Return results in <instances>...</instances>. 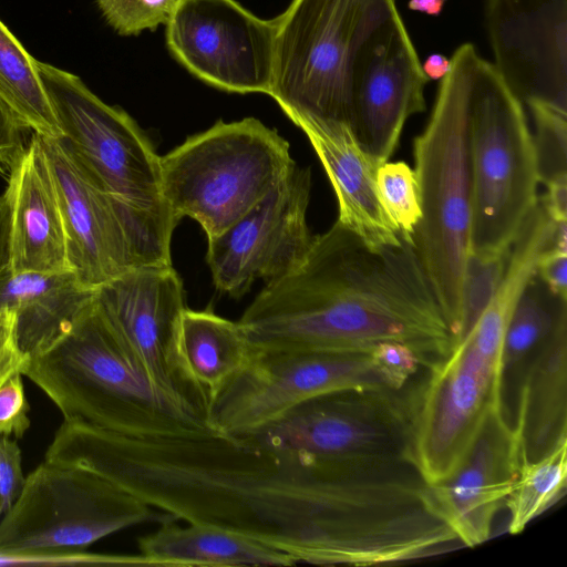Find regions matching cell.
Returning <instances> with one entry per match:
<instances>
[{
  "mask_svg": "<svg viewBox=\"0 0 567 567\" xmlns=\"http://www.w3.org/2000/svg\"><path fill=\"white\" fill-rule=\"evenodd\" d=\"M50 456L177 520L246 535L298 564L375 565L398 529V488L380 464L281 451L251 434L134 439L69 420Z\"/></svg>",
  "mask_w": 567,
  "mask_h": 567,
  "instance_id": "obj_1",
  "label": "cell"
},
{
  "mask_svg": "<svg viewBox=\"0 0 567 567\" xmlns=\"http://www.w3.org/2000/svg\"><path fill=\"white\" fill-rule=\"evenodd\" d=\"M238 322L260 350L370 352L399 342L426 367L458 341L411 243L372 247L338 221L293 270L266 282Z\"/></svg>",
  "mask_w": 567,
  "mask_h": 567,
  "instance_id": "obj_2",
  "label": "cell"
},
{
  "mask_svg": "<svg viewBox=\"0 0 567 567\" xmlns=\"http://www.w3.org/2000/svg\"><path fill=\"white\" fill-rule=\"evenodd\" d=\"M21 374L63 420L134 439L218 433L209 411L159 386L114 330L95 299L51 344L28 357Z\"/></svg>",
  "mask_w": 567,
  "mask_h": 567,
  "instance_id": "obj_3",
  "label": "cell"
},
{
  "mask_svg": "<svg viewBox=\"0 0 567 567\" xmlns=\"http://www.w3.org/2000/svg\"><path fill=\"white\" fill-rule=\"evenodd\" d=\"M61 141L117 208L141 266L172 265L177 220L162 194L161 156L121 107L97 97L75 74L35 62Z\"/></svg>",
  "mask_w": 567,
  "mask_h": 567,
  "instance_id": "obj_4",
  "label": "cell"
},
{
  "mask_svg": "<svg viewBox=\"0 0 567 567\" xmlns=\"http://www.w3.org/2000/svg\"><path fill=\"white\" fill-rule=\"evenodd\" d=\"M413 158L422 215L412 243L458 340L473 216L466 43L453 53L429 122L414 138Z\"/></svg>",
  "mask_w": 567,
  "mask_h": 567,
  "instance_id": "obj_5",
  "label": "cell"
},
{
  "mask_svg": "<svg viewBox=\"0 0 567 567\" xmlns=\"http://www.w3.org/2000/svg\"><path fill=\"white\" fill-rule=\"evenodd\" d=\"M395 0H292L276 18L269 94L295 123L351 127L354 80Z\"/></svg>",
  "mask_w": 567,
  "mask_h": 567,
  "instance_id": "obj_6",
  "label": "cell"
},
{
  "mask_svg": "<svg viewBox=\"0 0 567 567\" xmlns=\"http://www.w3.org/2000/svg\"><path fill=\"white\" fill-rule=\"evenodd\" d=\"M473 185L470 254L506 252L538 203L537 158L523 103L466 43Z\"/></svg>",
  "mask_w": 567,
  "mask_h": 567,
  "instance_id": "obj_7",
  "label": "cell"
},
{
  "mask_svg": "<svg viewBox=\"0 0 567 567\" xmlns=\"http://www.w3.org/2000/svg\"><path fill=\"white\" fill-rule=\"evenodd\" d=\"M289 143L259 120L216 122L161 156L163 197L178 221L218 235L275 188L295 165Z\"/></svg>",
  "mask_w": 567,
  "mask_h": 567,
  "instance_id": "obj_8",
  "label": "cell"
},
{
  "mask_svg": "<svg viewBox=\"0 0 567 567\" xmlns=\"http://www.w3.org/2000/svg\"><path fill=\"white\" fill-rule=\"evenodd\" d=\"M171 520L93 471L44 460L0 518V556L86 549L122 529Z\"/></svg>",
  "mask_w": 567,
  "mask_h": 567,
  "instance_id": "obj_9",
  "label": "cell"
},
{
  "mask_svg": "<svg viewBox=\"0 0 567 567\" xmlns=\"http://www.w3.org/2000/svg\"><path fill=\"white\" fill-rule=\"evenodd\" d=\"M427 368L412 392L409 458L435 484L457 470L489 415L503 409V344L468 332Z\"/></svg>",
  "mask_w": 567,
  "mask_h": 567,
  "instance_id": "obj_10",
  "label": "cell"
},
{
  "mask_svg": "<svg viewBox=\"0 0 567 567\" xmlns=\"http://www.w3.org/2000/svg\"><path fill=\"white\" fill-rule=\"evenodd\" d=\"M363 389L399 391L371 352L258 349L209 406V417L218 433L249 435L309 399Z\"/></svg>",
  "mask_w": 567,
  "mask_h": 567,
  "instance_id": "obj_11",
  "label": "cell"
},
{
  "mask_svg": "<svg viewBox=\"0 0 567 567\" xmlns=\"http://www.w3.org/2000/svg\"><path fill=\"white\" fill-rule=\"evenodd\" d=\"M401 391L363 389L318 395L251 435L272 449L320 457L409 460L412 393Z\"/></svg>",
  "mask_w": 567,
  "mask_h": 567,
  "instance_id": "obj_12",
  "label": "cell"
},
{
  "mask_svg": "<svg viewBox=\"0 0 567 567\" xmlns=\"http://www.w3.org/2000/svg\"><path fill=\"white\" fill-rule=\"evenodd\" d=\"M310 190V168L295 164L252 208L207 237L206 261L219 291L239 298L257 279H277L305 259L316 237L307 224Z\"/></svg>",
  "mask_w": 567,
  "mask_h": 567,
  "instance_id": "obj_13",
  "label": "cell"
},
{
  "mask_svg": "<svg viewBox=\"0 0 567 567\" xmlns=\"http://www.w3.org/2000/svg\"><path fill=\"white\" fill-rule=\"evenodd\" d=\"M277 20L234 0H179L166 23L172 54L195 76L228 92L269 94Z\"/></svg>",
  "mask_w": 567,
  "mask_h": 567,
  "instance_id": "obj_14",
  "label": "cell"
},
{
  "mask_svg": "<svg viewBox=\"0 0 567 567\" xmlns=\"http://www.w3.org/2000/svg\"><path fill=\"white\" fill-rule=\"evenodd\" d=\"M96 301L159 386L209 411L174 361V339L186 305L183 282L173 265L132 268L101 286Z\"/></svg>",
  "mask_w": 567,
  "mask_h": 567,
  "instance_id": "obj_15",
  "label": "cell"
},
{
  "mask_svg": "<svg viewBox=\"0 0 567 567\" xmlns=\"http://www.w3.org/2000/svg\"><path fill=\"white\" fill-rule=\"evenodd\" d=\"M497 72L518 100L567 112V0H487Z\"/></svg>",
  "mask_w": 567,
  "mask_h": 567,
  "instance_id": "obj_16",
  "label": "cell"
},
{
  "mask_svg": "<svg viewBox=\"0 0 567 567\" xmlns=\"http://www.w3.org/2000/svg\"><path fill=\"white\" fill-rule=\"evenodd\" d=\"M427 82L398 13L368 43L353 86L351 128L380 165L394 153L406 120L425 110Z\"/></svg>",
  "mask_w": 567,
  "mask_h": 567,
  "instance_id": "obj_17",
  "label": "cell"
},
{
  "mask_svg": "<svg viewBox=\"0 0 567 567\" xmlns=\"http://www.w3.org/2000/svg\"><path fill=\"white\" fill-rule=\"evenodd\" d=\"M40 138L59 197L70 267L78 279L97 290L140 267L128 230L111 198L61 138Z\"/></svg>",
  "mask_w": 567,
  "mask_h": 567,
  "instance_id": "obj_18",
  "label": "cell"
},
{
  "mask_svg": "<svg viewBox=\"0 0 567 567\" xmlns=\"http://www.w3.org/2000/svg\"><path fill=\"white\" fill-rule=\"evenodd\" d=\"M522 462L514 425L503 409L489 415L457 470L430 485L432 505L464 547L488 540Z\"/></svg>",
  "mask_w": 567,
  "mask_h": 567,
  "instance_id": "obj_19",
  "label": "cell"
},
{
  "mask_svg": "<svg viewBox=\"0 0 567 567\" xmlns=\"http://www.w3.org/2000/svg\"><path fill=\"white\" fill-rule=\"evenodd\" d=\"M11 272L71 270L53 176L41 138L33 133L9 169Z\"/></svg>",
  "mask_w": 567,
  "mask_h": 567,
  "instance_id": "obj_20",
  "label": "cell"
},
{
  "mask_svg": "<svg viewBox=\"0 0 567 567\" xmlns=\"http://www.w3.org/2000/svg\"><path fill=\"white\" fill-rule=\"evenodd\" d=\"M333 187L338 223L372 247L400 244L380 202L377 171L380 164L361 146L352 128L340 123L300 122Z\"/></svg>",
  "mask_w": 567,
  "mask_h": 567,
  "instance_id": "obj_21",
  "label": "cell"
},
{
  "mask_svg": "<svg viewBox=\"0 0 567 567\" xmlns=\"http://www.w3.org/2000/svg\"><path fill=\"white\" fill-rule=\"evenodd\" d=\"M9 268V267H8ZM0 276V309L13 317L17 344L28 358L51 344L95 299L72 270Z\"/></svg>",
  "mask_w": 567,
  "mask_h": 567,
  "instance_id": "obj_22",
  "label": "cell"
},
{
  "mask_svg": "<svg viewBox=\"0 0 567 567\" xmlns=\"http://www.w3.org/2000/svg\"><path fill=\"white\" fill-rule=\"evenodd\" d=\"M257 351L238 321L209 309L184 310L173 347L179 373L208 408L249 365Z\"/></svg>",
  "mask_w": 567,
  "mask_h": 567,
  "instance_id": "obj_23",
  "label": "cell"
},
{
  "mask_svg": "<svg viewBox=\"0 0 567 567\" xmlns=\"http://www.w3.org/2000/svg\"><path fill=\"white\" fill-rule=\"evenodd\" d=\"M533 353L514 425L522 461H535L567 440V319Z\"/></svg>",
  "mask_w": 567,
  "mask_h": 567,
  "instance_id": "obj_24",
  "label": "cell"
},
{
  "mask_svg": "<svg viewBox=\"0 0 567 567\" xmlns=\"http://www.w3.org/2000/svg\"><path fill=\"white\" fill-rule=\"evenodd\" d=\"M177 520L159 524L138 538L151 566H292L296 559L278 549L220 526Z\"/></svg>",
  "mask_w": 567,
  "mask_h": 567,
  "instance_id": "obj_25",
  "label": "cell"
},
{
  "mask_svg": "<svg viewBox=\"0 0 567 567\" xmlns=\"http://www.w3.org/2000/svg\"><path fill=\"white\" fill-rule=\"evenodd\" d=\"M35 62L0 20V97L28 130L42 137L61 138L62 132Z\"/></svg>",
  "mask_w": 567,
  "mask_h": 567,
  "instance_id": "obj_26",
  "label": "cell"
},
{
  "mask_svg": "<svg viewBox=\"0 0 567 567\" xmlns=\"http://www.w3.org/2000/svg\"><path fill=\"white\" fill-rule=\"evenodd\" d=\"M567 319V298L536 275L525 285L511 315L503 343L504 375L532 354Z\"/></svg>",
  "mask_w": 567,
  "mask_h": 567,
  "instance_id": "obj_27",
  "label": "cell"
},
{
  "mask_svg": "<svg viewBox=\"0 0 567 567\" xmlns=\"http://www.w3.org/2000/svg\"><path fill=\"white\" fill-rule=\"evenodd\" d=\"M566 486L567 440L535 461H522L504 504L508 513L507 532H523L565 495Z\"/></svg>",
  "mask_w": 567,
  "mask_h": 567,
  "instance_id": "obj_28",
  "label": "cell"
},
{
  "mask_svg": "<svg viewBox=\"0 0 567 567\" xmlns=\"http://www.w3.org/2000/svg\"><path fill=\"white\" fill-rule=\"evenodd\" d=\"M382 207L402 238L412 243L421 219V197L416 174L405 162H384L377 171Z\"/></svg>",
  "mask_w": 567,
  "mask_h": 567,
  "instance_id": "obj_29",
  "label": "cell"
},
{
  "mask_svg": "<svg viewBox=\"0 0 567 567\" xmlns=\"http://www.w3.org/2000/svg\"><path fill=\"white\" fill-rule=\"evenodd\" d=\"M509 249L491 257L468 255L462 285L458 341L470 332L495 293L507 266Z\"/></svg>",
  "mask_w": 567,
  "mask_h": 567,
  "instance_id": "obj_30",
  "label": "cell"
},
{
  "mask_svg": "<svg viewBox=\"0 0 567 567\" xmlns=\"http://www.w3.org/2000/svg\"><path fill=\"white\" fill-rule=\"evenodd\" d=\"M527 106L534 120L539 183L567 175V112L540 103Z\"/></svg>",
  "mask_w": 567,
  "mask_h": 567,
  "instance_id": "obj_31",
  "label": "cell"
},
{
  "mask_svg": "<svg viewBox=\"0 0 567 567\" xmlns=\"http://www.w3.org/2000/svg\"><path fill=\"white\" fill-rule=\"evenodd\" d=\"M179 0H96L106 22L121 35L155 30L168 22Z\"/></svg>",
  "mask_w": 567,
  "mask_h": 567,
  "instance_id": "obj_32",
  "label": "cell"
},
{
  "mask_svg": "<svg viewBox=\"0 0 567 567\" xmlns=\"http://www.w3.org/2000/svg\"><path fill=\"white\" fill-rule=\"evenodd\" d=\"M7 565H147L148 560L138 556L105 555L85 549H58L18 555L0 556V566Z\"/></svg>",
  "mask_w": 567,
  "mask_h": 567,
  "instance_id": "obj_33",
  "label": "cell"
},
{
  "mask_svg": "<svg viewBox=\"0 0 567 567\" xmlns=\"http://www.w3.org/2000/svg\"><path fill=\"white\" fill-rule=\"evenodd\" d=\"M29 410L22 374L17 372L0 386V436L22 437L31 424Z\"/></svg>",
  "mask_w": 567,
  "mask_h": 567,
  "instance_id": "obj_34",
  "label": "cell"
},
{
  "mask_svg": "<svg viewBox=\"0 0 567 567\" xmlns=\"http://www.w3.org/2000/svg\"><path fill=\"white\" fill-rule=\"evenodd\" d=\"M370 352L399 390L406 386L420 365H425L411 348L399 342L380 343Z\"/></svg>",
  "mask_w": 567,
  "mask_h": 567,
  "instance_id": "obj_35",
  "label": "cell"
},
{
  "mask_svg": "<svg viewBox=\"0 0 567 567\" xmlns=\"http://www.w3.org/2000/svg\"><path fill=\"white\" fill-rule=\"evenodd\" d=\"M21 451L16 440L0 436V518L17 499L23 483Z\"/></svg>",
  "mask_w": 567,
  "mask_h": 567,
  "instance_id": "obj_36",
  "label": "cell"
},
{
  "mask_svg": "<svg viewBox=\"0 0 567 567\" xmlns=\"http://www.w3.org/2000/svg\"><path fill=\"white\" fill-rule=\"evenodd\" d=\"M25 130L17 114L0 97V171H9L24 151Z\"/></svg>",
  "mask_w": 567,
  "mask_h": 567,
  "instance_id": "obj_37",
  "label": "cell"
},
{
  "mask_svg": "<svg viewBox=\"0 0 567 567\" xmlns=\"http://www.w3.org/2000/svg\"><path fill=\"white\" fill-rule=\"evenodd\" d=\"M27 359L16 341L12 315L0 309V386L12 374L21 372Z\"/></svg>",
  "mask_w": 567,
  "mask_h": 567,
  "instance_id": "obj_38",
  "label": "cell"
},
{
  "mask_svg": "<svg viewBox=\"0 0 567 567\" xmlns=\"http://www.w3.org/2000/svg\"><path fill=\"white\" fill-rule=\"evenodd\" d=\"M536 275L554 293L567 298V250L547 249L537 261Z\"/></svg>",
  "mask_w": 567,
  "mask_h": 567,
  "instance_id": "obj_39",
  "label": "cell"
},
{
  "mask_svg": "<svg viewBox=\"0 0 567 567\" xmlns=\"http://www.w3.org/2000/svg\"><path fill=\"white\" fill-rule=\"evenodd\" d=\"M545 194L539 199L544 210L554 221H567V175L544 183Z\"/></svg>",
  "mask_w": 567,
  "mask_h": 567,
  "instance_id": "obj_40",
  "label": "cell"
},
{
  "mask_svg": "<svg viewBox=\"0 0 567 567\" xmlns=\"http://www.w3.org/2000/svg\"><path fill=\"white\" fill-rule=\"evenodd\" d=\"M10 261V212L6 192L0 195V276Z\"/></svg>",
  "mask_w": 567,
  "mask_h": 567,
  "instance_id": "obj_41",
  "label": "cell"
},
{
  "mask_svg": "<svg viewBox=\"0 0 567 567\" xmlns=\"http://www.w3.org/2000/svg\"><path fill=\"white\" fill-rule=\"evenodd\" d=\"M421 66L429 80H442L450 71L451 59L441 53H433L425 59Z\"/></svg>",
  "mask_w": 567,
  "mask_h": 567,
  "instance_id": "obj_42",
  "label": "cell"
},
{
  "mask_svg": "<svg viewBox=\"0 0 567 567\" xmlns=\"http://www.w3.org/2000/svg\"><path fill=\"white\" fill-rule=\"evenodd\" d=\"M446 0H410L408 7L412 11L422 12L429 16H439Z\"/></svg>",
  "mask_w": 567,
  "mask_h": 567,
  "instance_id": "obj_43",
  "label": "cell"
}]
</instances>
